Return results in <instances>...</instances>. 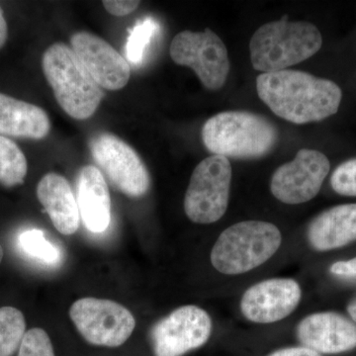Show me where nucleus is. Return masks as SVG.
I'll use <instances>...</instances> for the list:
<instances>
[{"label":"nucleus","instance_id":"1","mask_svg":"<svg viewBox=\"0 0 356 356\" xmlns=\"http://www.w3.org/2000/svg\"><path fill=\"white\" fill-rule=\"evenodd\" d=\"M257 90L274 114L299 125L336 114L343 98L334 81L288 69L257 76Z\"/></svg>","mask_w":356,"mask_h":356},{"label":"nucleus","instance_id":"2","mask_svg":"<svg viewBox=\"0 0 356 356\" xmlns=\"http://www.w3.org/2000/svg\"><path fill=\"white\" fill-rule=\"evenodd\" d=\"M202 140L212 154L227 159H254L273 152L278 142V131L261 115L227 111L205 122Z\"/></svg>","mask_w":356,"mask_h":356},{"label":"nucleus","instance_id":"3","mask_svg":"<svg viewBox=\"0 0 356 356\" xmlns=\"http://www.w3.org/2000/svg\"><path fill=\"white\" fill-rule=\"evenodd\" d=\"M317 27L305 21H273L259 27L250 43V60L262 74L280 72L313 57L322 48Z\"/></svg>","mask_w":356,"mask_h":356},{"label":"nucleus","instance_id":"4","mask_svg":"<svg viewBox=\"0 0 356 356\" xmlns=\"http://www.w3.org/2000/svg\"><path fill=\"white\" fill-rule=\"evenodd\" d=\"M42 67L65 113L76 120H86L95 113L102 103V88L72 49L64 43L51 44L44 51Z\"/></svg>","mask_w":356,"mask_h":356},{"label":"nucleus","instance_id":"5","mask_svg":"<svg viewBox=\"0 0 356 356\" xmlns=\"http://www.w3.org/2000/svg\"><path fill=\"white\" fill-rule=\"evenodd\" d=\"M281 242L280 229L271 222H238L220 235L211 252V262L222 274L248 273L273 257Z\"/></svg>","mask_w":356,"mask_h":356},{"label":"nucleus","instance_id":"6","mask_svg":"<svg viewBox=\"0 0 356 356\" xmlns=\"http://www.w3.org/2000/svg\"><path fill=\"white\" fill-rule=\"evenodd\" d=\"M232 165L225 156L213 154L203 159L191 177L185 193L184 211L196 224L219 221L228 209Z\"/></svg>","mask_w":356,"mask_h":356},{"label":"nucleus","instance_id":"7","mask_svg":"<svg viewBox=\"0 0 356 356\" xmlns=\"http://www.w3.org/2000/svg\"><path fill=\"white\" fill-rule=\"evenodd\" d=\"M70 317L88 343L106 348L125 343L136 327L133 314L112 300H77L70 307Z\"/></svg>","mask_w":356,"mask_h":356},{"label":"nucleus","instance_id":"8","mask_svg":"<svg viewBox=\"0 0 356 356\" xmlns=\"http://www.w3.org/2000/svg\"><path fill=\"white\" fill-rule=\"evenodd\" d=\"M170 57L177 65L191 67L206 88L216 91L226 83L229 72L228 50L216 33L185 30L173 38Z\"/></svg>","mask_w":356,"mask_h":356},{"label":"nucleus","instance_id":"9","mask_svg":"<svg viewBox=\"0 0 356 356\" xmlns=\"http://www.w3.org/2000/svg\"><path fill=\"white\" fill-rule=\"evenodd\" d=\"M91 156L115 188L131 198L143 197L151 186L147 166L132 147L110 133L89 142Z\"/></svg>","mask_w":356,"mask_h":356},{"label":"nucleus","instance_id":"10","mask_svg":"<svg viewBox=\"0 0 356 356\" xmlns=\"http://www.w3.org/2000/svg\"><path fill=\"white\" fill-rule=\"evenodd\" d=\"M212 321L197 306L180 307L152 327L151 343L156 356H182L201 348L211 336Z\"/></svg>","mask_w":356,"mask_h":356},{"label":"nucleus","instance_id":"11","mask_svg":"<svg viewBox=\"0 0 356 356\" xmlns=\"http://www.w3.org/2000/svg\"><path fill=\"white\" fill-rule=\"evenodd\" d=\"M330 170L331 163L325 154L301 149L292 161L280 166L273 173L270 191L282 203L308 202L318 195Z\"/></svg>","mask_w":356,"mask_h":356},{"label":"nucleus","instance_id":"12","mask_svg":"<svg viewBox=\"0 0 356 356\" xmlns=\"http://www.w3.org/2000/svg\"><path fill=\"white\" fill-rule=\"evenodd\" d=\"M70 46L98 86L108 90L127 86L130 65L106 41L91 33L77 32L70 37Z\"/></svg>","mask_w":356,"mask_h":356},{"label":"nucleus","instance_id":"13","mask_svg":"<svg viewBox=\"0 0 356 356\" xmlns=\"http://www.w3.org/2000/svg\"><path fill=\"white\" fill-rule=\"evenodd\" d=\"M298 282L273 278L257 283L243 295L241 310L250 322L271 324L288 317L301 301Z\"/></svg>","mask_w":356,"mask_h":356},{"label":"nucleus","instance_id":"14","mask_svg":"<svg viewBox=\"0 0 356 356\" xmlns=\"http://www.w3.org/2000/svg\"><path fill=\"white\" fill-rule=\"evenodd\" d=\"M299 341L306 348L325 355H337L356 348V325L334 312L308 316L297 327Z\"/></svg>","mask_w":356,"mask_h":356},{"label":"nucleus","instance_id":"15","mask_svg":"<svg viewBox=\"0 0 356 356\" xmlns=\"http://www.w3.org/2000/svg\"><path fill=\"white\" fill-rule=\"evenodd\" d=\"M77 205L84 226L91 233L102 234L111 222V198L102 172L93 165L79 170L76 178Z\"/></svg>","mask_w":356,"mask_h":356},{"label":"nucleus","instance_id":"16","mask_svg":"<svg viewBox=\"0 0 356 356\" xmlns=\"http://www.w3.org/2000/svg\"><path fill=\"white\" fill-rule=\"evenodd\" d=\"M37 198L60 234L70 236L76 233L81 214L72 187L64 177L55 172L44 175L37 186Z\"/></svg>","mask_w":356,"mask_h":356},{"label":"nucleus","instance_id":"17","mask_svg":"<svg viewBox=\"0 0 356 356\" xmlns=\"http://www.w3.org/2000/svg\"><path fill=\"white\" fill-rule=\"evenodd\" d=\"M314 250L327 252L356 241V204H343L324 211L307 231Z\"/></svg>","mask_w":356,"mask_h":356},{"label":"nucleus","instance_id":"18","mask_svg":"<svg viewBox=\"0 0 356 356\" xmlns=\"http://www.w3.org/2000/svg\"><path fill=\"white\" fill-rule=\"evenodd\" d=\"M51 122L41 107L0 92V136L41 140Z\"/></svg>","mask_w":356,"mask_h":356},{"label":"nucleus","instance_id":"19","mask_svg":"<svg viewBox=\"0 0 356 356\" xmlns=\"http://www.w3.org/2000/svg\"><path fill=\"white\" fill-rule=\"evenodd\" d=\"M27 172V159L19 147L0 136V184L6 187L22 184Z\"/></svg>","mask_w":356,"mask_h":356},{"label":"nucleus","instance_id":"20","mask_svg":"<svg viewBox=\"0 0 356 356\" xmlns=\"http://www.w3.org/2000/svg\"><path fill=\"white\" fill-rule=\"evenodd\" d=\"M26 332L22 312L14 307L0 308V356H13L19 350Z\"/></svg>","mask_w":356,"mask_h":356},{"label":"nucleus","instance_id":"21","mask_svg":"<svg viewBox=\"0 0 356 356\" xmlns=\"http://www.w3.org/2000/svg\"><path fill=\"white\" fill-rule=\"evenodd\" d=\"M18 245L23 254L44 266H55L60 261V250L44 238L41 229H32L23 232L18 238Z\"/></svg>","mask_w":356,"mask_h":356},{"label":"nucleus","instance_id":"22","mask_svg":"<svg viewBox=\"0 0 356 356\" xmlns=\"http://www.w3.org/2000/svg\"><path fill=\"white\" fill-rule=\"evenodd\" d=\"M159 30V23L153 18H146L135 26L126 44V58L129 62L135 65L142 63L147 44Z\"/></svg>","mask_w":356,"mask_h":356},{"label":"nucleus","instance_id":"23","mask_svg":"<svg viewBox=\"0 0 356 356\" xmlns=\"http://www.w3.org/2000/svg\"><path fill=\"white\" fill-rule=\"evenodd\" d=\"M18 356H55L50 337L40 327L26 332Z\"/></svg>","mask_w":356,"mask_h":356},{"label":"nucleus","instance_id":"24","mask_svg":"<svg viewBox=\"0 0 356 356\" xmlns=\"http://www.w3.org/2000/svg\"><path fill=\"white\" fill-rule=\"evenodd\" d=\"M332 189L343 196H356V159L337 166L331 177Z\"/></svg>","mask_w":356,"mask_h":356},{"label":"nucleus","instance_id":"25","mask_svg":"<svg viewBox=\"0 0 356 356\" xmlns=\"http://www.w3.org/2000/svg\"><path fill=\"white\" fill-rule=\"evenodd\" d=\"M140 3V1H134V0H104L102 2L107 13L117 17H123L134 13Z\"/></svg>","mask_w":356,"mask_h":356},{"label":"nucleus","instance_id":"26","mask_svg":"<svg viewBox=\"0 0 356 356\" xmlns=\"http://www.w3.org/2000/svg\"><path fill=\"white\" fill-rule=\"evenodd\" d=\"M331 273L343 277H356V257L346 261H337L331 266Z\"/></svg>","mask_w":356,"mask_h":356},{"label":"nucleus","instance_id":"27","mask_svg":"<svg viewBox=\"0 0 356 356\" xmlns=\"http://www.w3.org/2000/svg\"><path fill=\"white\" fill-rule=\"evenodd\" d=\"M268 356H321L317 351L306 348V346H299V348H288L283 350L275 351Z\"/></svg>","mask_w":356,"mask_h":356},{"label":"nucleus","instance_id":"28","mask_svg":"<svg viewBox=\"0 0 356 356\" xmlns=\"http://www.w3.org/2000/svg\"><path fill=\"white\" fill-rule=\"evenodd\" d=\"M7 35H8V29H7V23L6 17H4L3 10L0 6V49L6 43Z\"/></svg>","mask_w":356,"mask_h":356},{"label":"nucleus","instance_id":"29","mask_svg":"<svg viewBox=\"0 0 356 356\" xmlns=\"http://www.w3.org/2000/svg\"><path fill=\"white\" fill-rule=\"evenodd\" d=\"M348 312L351 318L356 323V304L348 307Z\"/></svg>","mask_w":356,"mask_h":356},{"label":"nucleus","instance_id":"30","mask_svg":"<svg viewBox=\"0 0 356 356\" xmlns=\"http://www.w3.org/2000/svg\"><path fill=\"white\" fill-rule=\"evenodd\" d=\"M2 259H3V248L0 245V264H1Z\"/></svg>","mask_w":356,"mask_h":356}]
</instances>
